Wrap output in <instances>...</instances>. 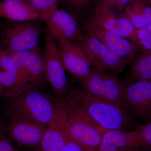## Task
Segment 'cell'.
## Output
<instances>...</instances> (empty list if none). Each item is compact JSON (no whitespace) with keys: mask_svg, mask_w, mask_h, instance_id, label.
<instances>
[{"mask_svg":"<svg viewBox=\"0 0 151 151\" xmlns=\"http://www.w3.org/2000/svg\"><path fill=\"white\" fill-rule=\"evenodd\" d=\"M85 24L98 27L128 39L137 45V29L125 14L118 15L115 11L98 7Z\"/></svg>","mask_w":151,"mask_h":151,"instance_id":"8","label":"cell"},{"mask_svg":"<svg viewBox=\"0 0 151 151\" xmlns=\"http://www.w3.org/2000/svg\"><path fill=\"white\" fill-rule=\"evenodd\" d=\"M5 132V127L3 125L2 122L0 120V137Z\"/></svg>","mask_w":151,"mask_h":151,"instance_id":"28","label":"cell"},{"mask_svg":"<svg viewBox=\"0 0 151 151\" xmlns=\"http://www.w3.org/2000/svg\"><path fill=\"white\" fill-rule=\"evenodd\" d=\"M1 45V40H0V54H1V52H2L3 50V49H2Z\"/></svg>","mask_w":151,"mask_h":151,"instance_id":"31","label":"cell"},{"mask_svg":"<svg viewBox=\"0 0 151 151\" xmlns=\"http://www.w3.org/2000/svg\"><path fill=\"white\" fill-rule=\"evenodd\" d=\"M42 32L37 21L6 22L1 27L3 50L22 52L37 48Z\"/></svg>","mask_w":151,"mask_h":151,"instance_id":"4","label":"cell"},{"mask_svg":"<svg viewBox=\"0 0 151 151\" xmlns=\"http://www.w3.org/2000/svg\"><path fill=\"white\" fill-rule=\"evenodd\" d=\"M0 17L17 22L35 21L40 16L25 0H2Z\"/></svg>","mask_w":151,"mask_h":151,"instance_id":"16","label":"cell"},{"mask_svg":"<svg viewBox=\"0 0 151 151\" xmlns=\"http://www.w3.org/2000/svg\"><path fill=\"white\" fill-rule=\"evenodd\" d=\"M31 87L6 98V112L9 118H17L48 126L56 108L55 98L37 89Z\"/></svg>","mask_w":151,"mask_h":151,"instance_id":"2","label":"cell"},{"mask_svg":"<svg viewBox=\"0 0 151 151\" xmlns=\"http://www.w3.org/2000/svg\"><path fill=\"white\" fill-rule=\"evenodd\" d=\"M45 22L58 9L60 0H25Z\"/></svg>","mask_w":151,"mask_h":151,"instance_id":"21","label":"cell"},{"mask_svg":"<svg viewBox=\"0 0 151 151\" xmlns=\"http://www.w3.org/2000/svg\"><path fill=\"white\" fill-rule=\"evenodd\" d=\"M54 118L60 124L65 134L66 140L63 151H89L72 139L68 133L64 126L55 117Z\"/></svg>","mask_w":151,"mask_h":151,"instance_id":"24","label":"cell"},{"mask_svg":"<svg viewBox=\"0 0 151 151\" xmlns=\"http://www.w3.org/2000/svg\"><path fill=\"white\" fill-rule=\"evenodd\" d=\"M65 140L62 127L53 117L47 126L39 149L41 151H63Z\"/></svg>","mask_w":151,"mask_h":151,"instance_id":"18","label":"cell"},{"mask_svg":"<svg viewBox=\"0 0 151 151\" xmlns=\"http://www.w3.org/2000/svg\"><path fill=\"white\" fill-rule=\"evenodd\" d=\"M142 148L134 130H107L96 151H137Z\"/></svg>","mask_w":151,"mask_h":151,"instance_id":"14","label":"cell"},{"mask_svg":"<svg viewBox=\"0 0 151 151\" xmlns=\"http://www.w3.org/2000/svg\"><path fill=\"white\" fill-rule=\"evenodd\" d=\"M125 108L142 120H151V80L131 81L125 86Z\"/></svg>","mask_w":151,"mask_h":151,"instance_id":"9","label":"cell"},{"mask_svg":"<svg viewBox=\"0 0 151 151\" xmlns=\"http://www.w3.org/2000/svg\"><path fill=\"white\" fill-rule=\"evenodd\" d=\"M125 14L135 28L151 24V6L142 0H134L126 7Z\"/></svg>","mask_w":151,"mask_h":151,"instance_id":"19","label":"cell"},{"mask_svg":"<svg viewBox=\"0 0 151 151\" xmlns=\"http://www.w3.org/2000/svg\"><path fill=\"white\" fill-rule=\"evenodd\" d=\"M142 147L151 150V120L134 130Z\"/></svg>","mask_w":151,"mask_h":151,"instance_id":"23","label":"cell"},{"mask_svg":"<svg viewBox=\"0 0 151 151\" xmlns=\"http://www.w3.org/2000/svg\"><path fill=\"white\" fill-rule=\"evenodd\" d=\"M9 119L5 131L10 139L20 146L39 148L47 126L27 120Z\"/></svg>","mask_w":151,"mask_h":151,"instance_id":"11","label":"cell"},{"mask_svg":"<svg viewBox=\"0 0 151 151\" xmlns=\"http://www.w3.org/2000/svg\"><path fill=\"white\" fill-rule=\"evenodd\" d=\"M131 65L127 77L128 83L151 80V50L137 56Z\"/></svg>","mask_w":151,"mask_h":151,"instance_id":"20","label":"cell"},{"mask_svg":"<svg viewBox=\"0 0 151 151\" xmlns=\"http://www.w3.org/2000/svg\"><path fill=\"white\" fill-rule=\"evenodd\" d=\"M75 42L81 46L87 55L90 65L94 67L117 74L130 64L129 61L117 55L89 33H81Z\"/></svg>","mask_w":151,"mask_h":151,"instance_id":"6","label":"cell"},{"mask_svg":"<svg viewBox=\"0 0 151 151\" xmlns=\"http://www.w3.org/2000/svg\"><path fill=\"white\" fill-rule=\"evenodd\" d=\"M66 94L97 124L106 130L126 131L132 122L126 108L95 97L84 90L71 88Z\"/></svg>","mask_w":151,"mask_h":151,"instance_id":"3","label":"cell"},{"mask_svg":"<svg viewBox=\"0 0 151 151\" xmlns=\"http://www.w3.org/2000/svg\"><path fill=\"white\" fill-rule=\"evenodd\" d=\"M80 85L83 90L95 97L125 107L124 97L126 85L116 75L94 67Z\"/></svg>","mask_w":151,"mask_h":151,"instance_id":"5","label":"cell"},{"mask_svg":"<svg viewBox=\"0 0 151 151\" xmlns=\"http://www.w3.org/2000/svg\"><path fill=\"white\" fill-rule=\"evenodd\" d=\"M54 116L74 140L89 151L99 147L105 129L101 127L65 94L56 97Z\"/></svg>","mask_w":151,"mask_h":151,"instance_id":"1","label":"cell"},{"mask_svg":"<svg viewBox=\"0 0 151 151\" xmlns=\"http://www.w3.org/2000/svg\"><path fill=\"white\" fill-rule=\"evenodd\" d=\"M30 151H41L40 150L39 148H37V149H34L33 150H32Z\"/></svg>","mask_w":151,"mask_h":151,"instance_id":"32","label":"cell"},{"mask_svg":"<svg viewBox=\"0 0 151 151\" xmlns=\"http://www.w3.org/2000/svg\"><path fill=\"white\" fill-rule=\"evenodd\" d=\"M137 151H151V150H149V149H147L144 148H142Z\"/></svg>","mask_w":151,"mask_h":151,"instance_id":"30","label":"cell"},{"mask_svg":"<svg viewBox=\"0 0 151 151\" xmlns=\"http://www.w3.org/2000/svg\"><path fill=\"white\" fill-rule=\"evenodd\" d=\"M58 47L65 70L81 84L92 68L86 53L76 42H60Z\"/></svg>","mask_w":151,"mask_h":151,"instance_id":"10","label":"cell"},{"mask_svg":"<svg viewBox=\"0 0 151 151\" xmlns=\"http://www.w3.org/2000/svg\"><path fill=\"white\" fill-rule=\"evenodd\" d=\"M0 151H19L6 136V132L0 137Z\"/></svg>","mask_w":151,"mask_h":151,"instance_id":"27","label":"cell"},{"mask_svg":"<svg viewBox=\"0 0 151 151\" xmlns=\"http://www.w3.org/2000/svg\"><path fill=\"white\" fill-rule=\"evenodd\" d=\"M101 1H103V0H101Z\"/></svg>","mask_w":151,"mask_h":151,"instance_id":"34","label":"cell"},{"mask_svg":"<svg viewBox=\"0 0 151 151\" xmlns=\"http://www.w3.org/2000/svg\"><path fill=\"white\" fill-rule=\"evenodd\" d=\"M84 27L86 32L97 37L117 55L129 61L130 64L137 57L139 48L132 41L98 27L85 24Z\"/></svg>","mask_w":151,"mask_h":151,"instance_id":"12","label":"cell"},{"mask_svg":"<svg viewBox=\"0 0 151 151\" xmlns=\"http://www.w3.org/2000/svg\"><path fill=\"white\" fill-rule=\"evenodd\" d=\"M143 1L145 2L149 5L151 6V0H142Z\"/></svg>","mask_w":151,"mask_h":151,"instance_id":"29","label":"cell"},{"mask_svg":"<svg viewBox=\"0 0 151 151\" xmlns=\"http://www.w3.org/2000/svg\"><path fill=\"white\" fill-rule=\"evenodd\" d=\"M3 97L2 92L0 88V98Z\"/></svg>","mask_w":151,"mask_h":151,"instance_id":"33","label":"cell"},{"mask_svg":"<svg viewBox=\"0 0 151 151\" xmlns=\"http://www.w3.org/2000/svg\"><path fill=\"white\" fill-rule=\"evenodd\" d=\"M45 42L43 55L45 80L51 86L57 97H63L67 92L68 82L58 43L48 31L45 35Z\"/></svg>","mask_w":151,"mask_h":151,"instance_id":"7","label":"cell"},{"mask_svg":"<svg viewBox=\"0 0 151 151\" xmlns=\"http://www.w3.org/2000/svg\"><path fill=\"white\" fill-rule=\"evenodd\" d=\"M45 23L47 31L58 42H75L82 32L75 18L64 10H57Z\"/></svg>","mask_w":151,"mask_h":151,"instance_id":"13","label":"cell"},{"mask_svg":"<svg viewBox=\"0 0 151 151\" xmlns=\"http://www.w3.org/2000/svg\"><path fill=\"white\" fill-rule=\"evenodd\" d=\"M134 0H103L100 6L106 9L121 10Z\"/></svg>","mask_w":151,"mask_h":151,"instance_id":"25","label":"cell"},{"mask_svg":"<svg viewBox=\"0 0 151 151\" xmlns=\"http://www.w3.org/2000/svg\"><path fill=\"white\" fill-rule=\"evenodd\" d=\"M139 51L145 53L151 50V24L137 29Z\"/></svg>","mask_w":151,"mask_h":151,"instance_id":"22","label":"cell"},{"mask_svg":"<svg viewBox=\"0 0 151 151\" xmlns=\"http://www.w3.org/2000/svg\"><path fill=\"white\" fill-rule=\"evenodd\" d=\"M0 88L3 97L6 98L21 91L17 68L9 53L5 50L0 54Z\"/></svg>","mask_w":151,"mask_h":151,"instance_id":"15","label":"cell"},{"mask_svg":"<svg viewBox=\"0 0 151 151\" xmlns=\"http://www.w3.org/2000/svg\"><path fill=\"white\" fill-rule=\"evenodd\" d=\"M91 0H60L70 10L80 13L86 9Z\"/></svg>","mask_w":151,"mask_h":151,"instance_id":"26","label":"cell"},{"mask_svg":"<svg viewBox=\"0 0 151 151\" xmlns=\"http://www.w3.org/2000/svg\"><path fill=\"white\" fill-rule=\"evenodd\" d=\"M20 54L32 84L34 86H38L45 80L43 56L38 48L20 52Z\"/></svg>","mask_w":151,"mask_h":151,"instance_id":"17","label":"cell"}]
</instances>
